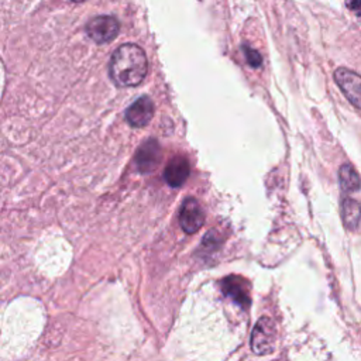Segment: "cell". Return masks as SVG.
<instances>
[{
  "label": "cell",
  "instance_id": "7",
  "mask_svg": "<svg viewBox=\"0 0 361 361\" xmlns=\"http://www.w3.org/2000/svg\"><path fill=\"white\" fill-rule=\"evenodd\" d=\"M161 159V147L155 140L144 142L135 154V165L141 173L152 172Z\"/></svg>",
  "mask_w": 361,
  "mask_h": 361
},
{
  "label": "cell",
  "instance_id": "12",
  "mask_svg": "<svg viewBox=\"0 0 361 361\" xmlns=\"http://www.w3.org/2000/svg\"><path fill=\"white\" fill-rule=\"evenodd\" d=\"M347 10L361 21V0H345Z\"/></svg>",
  "mask_w": 361,
  "mask_h": 361
},
{
  "label": "cell",
  "instance_id": "11",
  "mask_svg": "<svg viewBox=\"0 0 361 361\" xmlns=\"http://www.w3.org/2000/svg\"><path fill=\"white\" fill-rule=\"evenodd\" d=\"M244 55L247 58V62L252 66V68H259L262 63V58L259 55L258 51L250 48V47H244Z\"/></svg>",
  "mask_w": 361,
  "mask_h": 361
},
{
  "label": "cell",
  "instance_id": "4",
  "mask_svg": "<svg viewBox=\"0 0 361 361\" xmlns=\"http://www.w3.org/2000/svg\"><path fill=\"white\" fill-rule=\"evenodd\" d=\"M334 80L344 96L358 109H361V76L347 68L334 71Z\"/></svg>",
  "mask_w": 361,
  "mask_h": 361
},
{
  "label": "cell",
  "instance_id": "9",
  "mask_svg": "<svg viewBox=\"0 0 361 361\" xmlns=\"http://www.w3.org/2000/svg\"><path fill=\"white\" fill-rule=\"evenodd\" d=\"M340 188L345 193H353L361 189V178L351 164H343L338 169Z\"/></svg>",
  "mask_w": 361,
  "mask_h": 361
},
{
  "label": "cell",
  "instance_id": "6",
  "mask_svg": "<svg viewBox=\"0 0 361 361\" xmlns=\"http://www.w3.org/2000/svg\"><path fill=\"white\" fill-rule=\"evenodd\" d=\"M155 107L148 96H140L126 110V121L131 127H145L154 117Z\"/></svg>",
  "mask_w": 361,
  "mask_h": 361
},
{
  "label": "cell",
  "instance_id": "1",
  "mask_svg": "<svg viewBox=\"0 0 361 361\" xmlns=\"http://www.w3.org/2000/svg\"><path fill=\"white\" fill-rule=\"evenodd\" d=\"M148 72V59L144 49L135 44H123L111 55L109 73L120 87L140 85Z\"/></svg>",
  "mask_w": 361,
  "mask_h": 361
},
{
  "label": "cell",
  "instance_id": "13",
  "mask_svg": "<svg viewBox=\"0 0 361 361\" xmlns=\"http://www.w3.org/2000/svg\"><path fill=\"white\" fill-rule=\"evenodd\" d=\"M71 1H73V3H82V1H85V0H71Z\"/></svg>",
  "mask_w": 361,
  "mask_h": 361
},
{
  "label": "cell",
  "instance_id": "8",
  "mask_svg": "<svg viewBox=\"0 0 361 361\" xmlns=\"http://www.w3.org/2000/svg\"><path fill=\"white\" fill-rule=\"evenodd\" d=\"M190 173V164L185 157H173L165 171H164V179L166 183L172 188H179L185 183V180L189 178Z\"/></svg>",
  "mask_w": 361,
  "mask_h": 361
},
{
  "label": "cell",
  "instance_id": "10",
  "mask_svg": "<svg viewBox=\"0 0 361 361\" xmlns=\"http://www.w3.org/2000/svg\"><path fill=\"white\" fill-rule=\"evenodd\" d=\"M341 216L344 226L355 230L361 221V204L351 197H345L341 203Z\"/></svg>",
  "mask_w": 361,
  "mask_h": 361
},
{
  "label": "cell",
  "instance_id": "5",
  "mask_svg": "<svg viewBox=\"0 0 361 361\" xmlns=\"http://www.w3.org/2000/svg\"><path fill=\"white\" fill-rule=\"evenodd\" d=\"M179 223L186 234H195L204 223V214L199 202L193 197L183 200L179 212Z\"/></svg>",
  "mask_w": 361,
  "mask_h": 361
},
{
  "label": "cell",
  "instance_id": "2",
  "mask_svg": "<svg viewBox=\"0 0 361 361\" xmlns=\"http://www.w3.org/2000/svg\"><path fill=\"white\" fill-rule=\"evenodd\" d=\"M275 324L274 322L262 316L254 326L251 333V350L258 355L269 354L274 350L275 343Z\"/></svg>",
  "mask_w": 361,
  "mask_h": 361
},
{
  "label": "cell",
  "instance_id": "3",
  "mask_svg": "<svg viewBox=\"0 0 361 361\" xmlns=\"http://www.w3.org/2000/svg\"><path fill=\"white\" fill-rule=\"evenodd\" d=\"M120 31V24L113 16H97L87 21L86 34L96 44L110 42L117 37Z\"/></svg>",
  "mask_w": 361,
  "mask_h": 361
}]
</instances>
